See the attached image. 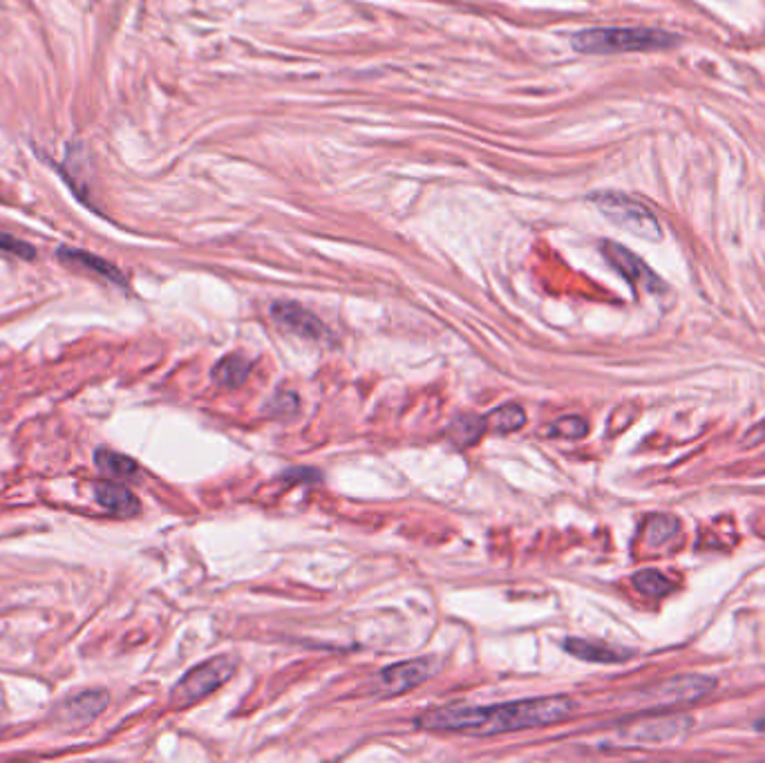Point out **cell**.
<instances>
[{"label":"cell","mask_w":765,"mask_h":763,"mask_svg":"<svg viewBox=\"0 0 765 763\" xmlns=\"http://www.w3.org/2000/svg\"><path fill=\"white\" fill-rule=\"evenodd\" d=\"M94 464H97V468L103 475L117 477V479H130L132 475L139 473V466L135 459H130L110 448H99L97 455H94Z\"/></svg>","instance_id":"cell-16"},{"label":"cell","mask_w":765,"mask_h":763,"mask_svg":"<svg viewBox=\"0 0 765 763\" xmlns=\"http://www.w3.org/2000/svg\"><path fill=\"white\" fill-rule=\"evenodd\" d=\"M434 672H437V658L434 656L396 663L392 667H385V670L374 676V692L381 696L405 694L428 681Z\"/></svg>","instance_id":"cell-5"},{"label":"cell","mask_w":765,"mask_h":763,"mask_svg":"<svg viewBox=\"0 0 765 763\" xmlns=\"http://www.w3.org/2000/svg\"><path fill=\"white\" fill-rule=\"evenodd\" d=\"M0 251L12 253V256L23 258V260H34L36 258V251H34L32 244L18 240V238H14V235H9L5 231H0Z\"/></svg>","instance_id":"cell-21"},{"label":"cell","mask_w":765,"mask_h":763,"mask_svg":"<svg viewBox=\"0 0 765 763\" xmlns=\"http://www.w3.org/2000/svg\"><path fill=\"white\" fill-rule=\"evenodd\" d=\"M271 417H291L298 412V397L291 392H280L271 403Z\"/></svg>","instance_id":"cell-22"},{"label":"cell","mask_w":765,"mask_h":763,"mask_svg":"<svg viewBox=\"0 0 765 763\" xmlns=\"http://www.w3.org/2000/svg\"><path fill=\"white\" fill-rule=\"evenodd\" d=\"M578 703L569 696H544V699L513 701L490 708H446L425 712L417 725L425 730H448L468 734H499L515 730L544 728L571 719Z\"/></svg>","instance_id":"cell-1"},{"label":"cell","mask_w":765,"mask_h":763,"mask_svg":"<svg viewBox=\"0 0 765 763\" xmlns=\"http://www.w3.org/2000/svg\"><path fill=\"white\" fill-rule=\"evenodd\" d=\"M678 533V520L672 515H654L649 517L647 522V533L645 540L649 546H660L665 544L669 538H674Z\"/></svg>","instance_id":"cell-19"},{"label":"cell","mask_w":765,"mask_h":763,"mask_svg":"<svg viewBox=\"0 0 765 763\" xmlns=\"http://www.w3.org/2000/svg\"><path fill=\"white\" fill-rule=\"evenodd\" d=\"M757 730H761V732H765V717L757 721Z\"/></svg>","instance_id":"cell-23"},{"label":"cell","mask_w":765,"mask_h":763,"mask_svg":"<svg viewBox=\"0 0 765 763\" xmlns=\"http://www.w3.org/2000/svg\"><path fill=\"white\" fill-rule=\"evenodd\" d=\"M271 316L282 329H285V332L294 334L298 338H305V341H314V343L332 341V332H329V327L323 323V320L302 305L291 303V300H278V303H273Z\"/></svg>","instance_id":"cell-6"},{"label":"cell","mask_w":765,"mask_h":763,"mask_svg":"<svg viewBox=\"0 0 765 763\" xmlns=\"http://www.w3.org/2000/svg\"><path fill=\"white\" fill-rule=\"evenodd\" d=\"M59 258H61L63 265L74 267V269H79V271L94 273V276H99V278L108 280V282H115V285H126L124 273H121L115 265H110L108 260L94 256V253L81 251V249L61 247L59 249Z\"/></svg>","instance_id":"cell-10"},{"label":"cell","mask_w":765,"mask_h":763,"mask_svg":"<svg viewBox=\"0 0 765 763\" xmlns=\"http://www.w3.org/2000/svg\"><path fill=\"white\" fill-rule=\"evenodd\" d=\"M249 374H251V361L244 359L242 354L226 356V359H222L213 367V381L229 390L240 388V385L249 379Z\"/></svg>","instance_id":"cell-14"},{"label":"cell","mask_w":765,"mask_h":763,"mask_svg":"<svg viewBox=\"0 0 765 763\" xmlns=\"http://www.w3.org/2000/svg\"><path fill=\"white\" fill-rule=\"evenodd\" d=\"M564 649L571 656L582 658V661H589V663H622L627 661V658H631L629 649L593 643V640H584V638H569L564 643Z\"/></svg>","instance_id":"cell-13"},{"label":"cell","mask_w":765,"mask_h":763,"mask_svg":"<svg viewBox=\"0 0 765 763\" xmlns=\"http://www.w3.org/2000/svg\"><path fill=\"white\" fill-rule=\"evenodd\" d=\"M235 667H238V661H235L233 656H215L211 661L193 667V670L173 687L170 705L184 708V705L202 701L204 696H209L217 687H222L229 681L235 674Z\"/></svg>","instance_id":"cell-4"},{"label":"cell","mask_w":765,"mask_h":763,"mask_svg":"<svg viewBox=\"0 0 765 763\" xmlns=\"http://www.w3.org/2000/svg\"><path fill=\"white\" fill-rule=\"evenodd\" d=\"M591 202L598 206L604 218H609L613 224L636 235V238L649 242L663 240V229H660L656 215L634 197L618 191H602L591 195Z\"/></svg>","instance_id":"cell-3"},{"label":"cell","mask_w":765,"mask_h":763,"mask_svg":"<svg viewBox=\"0 0 765 763\" xmlns=\"http://www.w3.org/2000/svg\"><path fill=\"white\" fill-rule=\"evenodd\" d=\"M716 687V681L710 676L703 674H683L676 678H669V681L660 687L658 694V703L667 705V708H674V705H685V703H694L705 699Z\"/></svg>","instance_id":"cell-8"},{"label":"cell","mask_w":765,"mask_h":763,"mask_svg":"<svg viewBox=\"0 0 765 763\" xmlns=\"http://www.w3.org/2000/svg\"><path fill=\"white\" fill-rule=\"evenodd\" d=\"M680 36L656 27H591L573 34L571 45L580 54L658 52L676 47Z\"/></svg>","instance_id":"cell-2"},{"label":"cell","mask_w":765,"mask_h":763,"mask_svg":"<svg viewBox=\"0 0 765 763\" xmlns=\"http://www.w3.org/2000/svg\"><path fill=\"white\" fill-rule=\"evenodd\" d=\"M689 721L680 717H660V719H647L638 723L629 734L642 743H669L678 737H683Z\"/></svg>","instance_id":"cell-11"},{"label":"cell","mask_w":765,"mask_h":763,"mask_svg":"<svg viewBox=\"0 0 765 763\" xmlns=\"http://www.w3.org/2000/svg\"><path fill=\"white\" fill-rule=\"evenodd\" d=\"M486 430H488L486 417H477V414H461V417H457L450 423L448 439L457 448H468L472 444H477V441L484 437Z\"/></svg>","instance_id":"cell-15"},{"label":"cell","mask_w":765,"mask_h":763,"mask_svg":"<svg viewBox=\"0 0 765 763\" xmlns=\"http://www.w3.org/2000/svg\"><path fill=\"white\" fill-rule=\"evenodd\" d=\"M94 497H97V502L112 515L132 517L139 513V499L121 484H115V482L94 484Z\"/></svg>","instance_id":"cell-12"},{"label":"cell","mask_w":765,"mask_h":763,"mask_svg":"<svg viewBox=\"0 0 765 763\" xmlns=\"http://www.w3.org/2000/svg\"><path fill=\"white\" fill-rule=\"evenodd\" d=\"M634 587H636V591H640L642 596H647V598H663L674 589V584H672V580H667L660 571L645 569V571H638L634 576Z\"/></svg>","instance_id":"cell-18"},{"label":"cell","mask_w":765,"mask_h":763,"mask_svg":"<svg viewBox=\"0 0 765 763\" xmlns=\"http://www.w3.org/2000/svg\"><path fill=\"white\" fill-rule=\"evenodd\" d=\"M106 705H108L106 692H101V690L83 692V694L72 696V699H68L61 705L59 719L65 725H70V728H79V725H85V723L97 719Z\"/></svg>","instance_id":"cell-9"},{"label":"cell","mask_w":765,"mask_h":763,"mask_svg":"<svg viewBox=\"0 0 765 763\" xmlns=\"http://www.w3.org/2000/svg\"><path fill=\"white\" fill-rule=\"evenodd\" d=\"M602 253L604 258L611 262V267L620 271L631 285H638L642 289L651 291V294H660L665 291V282L660 280L654 271H651L645 262H642L634 251H629L627 247H622L618 242H602Z\"/></svg>","instance_id":"cell-7"},{"label":"cell","mask_w":765,"mask_h":763,"mask_svg":"<svg viewBox=\"0 0 765 763\" xmlns=\"http://www.w3.org/2000/svg\"><path fill=\"white\" fill-rule=\"evenodd\" d=\"M546 435L578 441V439H584L589 435V423H587V419L571 414V417H562V419L553 421L551 428L546 430Z\"/></svg>","instance_id":"cell-20"},{"label":"cell","mask_w":765,"mask_h":763,"mask_svg":"<svg viewBox=\"0 0 765 763\" xmlns=\"http://www.w3.org/2000/svg\"><path fill=\"white\" fill-rule=\"evenodd\" d=\"M486 423L490 430L495 432H515L519 428H524L526 423V412L519 408V405H502V408L493 410L486 417Z\"/></svg>","instance_id":"cell-17"}]
</instances>
